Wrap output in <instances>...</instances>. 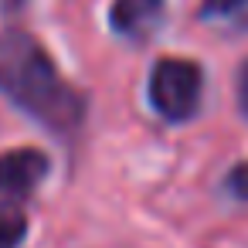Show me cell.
Listing matches in <instances>:
<instances>
[{
  "instance_id": "1",
  "label": "cell",
  "mask_w": 248,
  "mask_h": 248,
  "mask_svg": "<svg viewBox=\"0 0 248 248\" xmlns=\"http://www.w3.org/2000/svg\"><path fill=\"white\" fill-rule=\"evenodd\" d=\"M0 95L58 136L85 123V95L62 78L41 41L21 28L0 31Z\"/></svg>"
},
{
  "instance_id": "2",
  "label": "cell",
  "mask_w": 248,
  "mask_h": 248,
  "mask_svg": "<svg viewBox=\"0 0 248 248\" xmlns=\"http://www.w3.org/2000/svg\"><path fill=\"white\" fill-rule=\"evenodd\" d=\"M146 99L153 112L167 123H190L201 112L204 72L190 58H160L146 82Z\"/></svg>"
},
{
  "instance_id": "3",
  "label": "cell",
  "mask_w": 248,
  "mask_h": 248,
  "mask_svg": "<svg viewBox=\"0 0 248 248\" xmlns=\"http://www.w3.org/2000/svg\"><path fill=\"white\" fill-rule=\"evenodd\" d=\"M48 170H51L48 153H41L34 146L0 153V197H11V201L31 197L41 187V180L48 177Z\"/></svg>"
},
{
  "instance_id": "4",
  "label": "cell",
  "mask_w": 248,
  "mask_h": 248,
  "mask_svg": "<svg viewBox=\"0 0 248 248\" xmlns=\"http://www.w3.org/2000/svg\"><path fill=\"white\" fill-rule=\"evenodd\" d=\"M167 21V0H112L109 28L129 45L150 41Z\"/></svg>"
},
{
  "instance_id": "5",
  "label": "cell",
  "mask_w": 248,
  "mask_h": 248,
  "mask_svg": "<svg viewBox=\"0 0 248 248\" xmlns=\"http://www.w3.org/2000/svg\"><path fill=\"white\" fill-rule=\"evenodd\" d=\"M28 238V214L21 201L0 197V248H17Z\"/></svg>"
},
{
  "instance_id": "6",
  "label": "cell",
  "mask_w": 248,
  "mask_h": 248,
  "mask_svg": "<svg viewBox=\"0 0 248 248\" xmlns=\"http://www.w3.org/2000/svg\"><path fill=\"white\" fill-rule=\"evenodd\" d=\"M245 7H248V0H201L197 17L201 21H217V17H231Z\"/></svg>"
},
{
  "instance_id": "7",
  "label": "cell",
  "mask_w": 248,
  "mask_h": 248,
  "mask_svg": "<svg viewBox=\"0 0 248 248\" xmlns=\"http://www.w3.org/2000/svg\"><path fill=\"white\" fill-rule=\"evenodd\" d=\"M224 190L234 197V201H248V160L234 163L224 177Z\"/></svg>"
},
{
  "instance_id": "8",
  "label": "cell",
  "mask_w": 248,
  "mask_h": 248,
  "mask_svg": "<svg viewBox=\"0 0 248 248\" xmlns=\"http://www.w3.org/2000/svg\"><path fill=\"white\" fill-rule=\"evenodd\" d=\"M238 109H241V116L248 119V58H245L241 68H238Z\"/></svg>"
},
{
  "instance_id": "9",
  "label": "cell",
  "mask_w": 248,
  "mask_h": 248,
  "mask_svg": "<svg viewBox=\"0 0 248 248\" xmlns=\"http://www.w3.org/2000/svg\"><path fill=\"white\" fill-rule=\"evenodd\" d=\"M24 4H28V0H0V11H4V14H17Z\"/></svg>"
}]
</instances>
